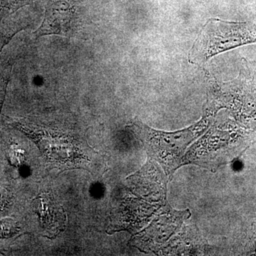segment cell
Listing matches in <instances>:
<instances>
[{
    "mask_svg": "<svg viewBox=\"0 0 256 256\" xmlns=\"http://www.w3.org/2000/svg\"><path fill=\"white\" fill-rule=\"evenodd\" d=\"M252 44H256V24L210 18L188 52V60L204 64L214 56Z\"/></svg>",
    "mask_w": 256,
    "mask_h": 256,
    "instance_id": "cell-1",
    "label": "cell"
},
{
    "mask_svg": "<svg viewBox=\"0 0 256 256\" xmlns=\"http://www.w3.org/2000/svg\"><path fill=\"white\" fill-rule=\"evenodd\" d=\"M138 132L148 154L164 168L170 176L183 164V154L192 139L198 136L202 124L174 133L158 132L136 122Z\"/></svg>",
    "mask_w": 256,
    "mask_h": 256,
    "instance_id": "cell-2",
    "label": "cell"
},
{
    "mask_svg": "<svg viewBox=\"0 0 256 256\" xmlns=\"http://www.w3.org/2000/svg\"><path fill=\"white\" fill-rule=\"evenodd\" d=\"M88 22L84 6L75 0H48L43 22L34 32L36 38L46 35L74 37Z\"/></svg>",
    "mask_w": 256,
    "mask_h": 256,
    "instance_id": "cell-3",
    "label": "cell"
},
{
    "mask_svg": "<svg viewBox=\"0 0 256 256\" xmlns=\"http://www.w3.org/2000/svg\"><path fill=\"white\" fill-rule=\"evenodd\" d=\"M244 68L230 86L237 118L246 127L256 128V64L244 60Z\"/></svg>",
    "mask_w": 256,
    "mask_h": 256,
    "instance_id": "cell-4",
    "label": "cell"
},
{
    "mask_svg": "<svg viewBox=\"0 0 256 256\" xmlns=\"http://www.w3.org/2000/svg\"><path fill=\"white\" fill-rule=\"evenodd\" d=\"M34 210L40 224L50 234L63 230L66 224L65 212L50 195L42 194L34 200Z\"/></svg>",
    "mask_w": 256,
    "mask_h": 256,
    "instance_id": "cell-5",
    "label": "cell"
},
{
    "mask_svg": "<svg viewBox=\"0 0 256 256\" xmlns=\"http://www.w3.org/2000/svg\"><path fill=\"white\" fill-rule=\"evenodd\" d=\"M35 0H0V18H6Z\"/></svg>",
    "mask_w": 256,
    "mask_h": 256,
    "instance_id": "cell-6",
    "label": "cell"
},
{
    "mask_svg": "<svg viewBox=\"0 0 256 256\" xmlns=\"http://www.w3.org/2000/svg\"><path fill=\"white\" fill-rule=\"evenodd\" d=\"M18 224L11 218H4L0 220V237L6 238L11 237L16 234Z\"/></svg>",
    "mask_w": 256,
    "mask_h": 256,
    "instance_id": "cell-7",
    "label": "cell"
},
{
    "mask_svg": "<svg viewBox=\"0 0 256 256\" xmlns=\"http://www.w3.org/2000/svg\"><path fill=\"white\" fill-rule=\"evenodd\" d=\"M8 158L10 162L14 166H21L25 160L24 152L18 146L13 144L8 150Z\"/></svg>",
    "mask_w": 256,
    "mask_h": 256,
    "instance_id": "cell-8",
    "label": "cell"
},
{
    "mask_svg": "<svg viewBox=\"0 0 256 256\" xmlns=\"http://www.w3.org/2000/svg\"><path fill=\"white\" fill-rule=\"evenodd\" d=\"M10 202V195L4 188H0V210Z\"/></svg>",
    "mask_w": 256,
    "mask_h": 256,
    "instance_id": "cell-9",
    "label": "cell"
},
{
    "mask_svg": "<svg viewBox=\"0 0 256 256\" xmlns=\"http://www.w3.org/2000/svg\"><path fill=\"white\" fill-rule=\"evenodd\" d=\"M12 36V35L10 36V34L4 35V34H0V50L8 43Z\"/></svg>",
    "mask_w": 256,
    "mask_h": 256,
    "instance_id": "cell-10",
    "label": "cell"
}]
</instances>
